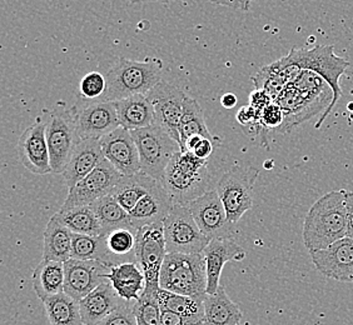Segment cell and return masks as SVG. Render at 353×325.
<instances>
[{"label": "cell", "instance_id": "obj_30", "mask_svg": "<svg viewBox=\"0 0 353 325\" xmlns=\"http://www.w3.org/2000/svg\"><path fill=\"white\" fill-rule=\"evenodd\" d=\"M90 207L94 210L97 218L99 219V223L102 225L105 235L117 229L138 231L130 220V213L110 194L97 200Z\"/></svg>", "mask_w": 353, "mask_h": 325}, {"label": "cell", "instance_id": "obj_32", "mask_svg": "<svg viewBox=\"0 0 353 325\" xmlns=\"http://www.w3.org/2000/svg\"><path fill=\"white\" fill-rule=\"evenodd\" d=\"M50 325H83L81 303L61 293L44 302Z\"/></svg>", "mask_w": 353, "mask_h": 325}, {"label": "cell", "instance_id": "obj_4", "mask_svg": "<svg viewBox=\"0 0 353 325\" xmlns=\"http://www.w3.org/2000/svg\"><path fill=\"white\" fill-rule=\"evenodd\" d=\"M159 285L161 289L182 295L207 297V269L203 253H168L161 269Z\"/></svg>", "mask_w": 353, "mask_h": 325}, {"label": "cell", "instance_id": "obj_31", "mask_svg": "<svg viewBox=\"0 0 353 325\" xmlns=\"http://www.w3.org/2000/svg\"><path fill=\"white\" fill-rule=\"evenodd\" d=\"M72 258L78 260H95L107 265L108 268L118 265L116 257L109 251L107 235L92 237L73 233Z\"/></svg>", "mask_w": 353, "mask_h": 325}, {"label": "cell", "instance_id": "obj_21", "mask_svg": "<svg viewBox=\"0 0 353 325\" xmlns=\"http://www.w3.org/2000/svg\"><path fill=\"white\" fill-rule=\"evenodd\" d=\"M105 159L99 139H83L75 148L63 176L68 189L81 182Z\"/></svg>", "mask_w": 353, "mask_h": 325}, {"label": "cell", "instance_id": "obj_17", "mask_svg": "<svg viewBox=\"0 0 353 325\" xmlns=\"http://www.w3.org/2000/svg\"><path fill=\"white\" fill-rule=\"evenodd\" d=\"M310 254L321 274L339 282L353 283V239L343 238L328 248Z\"/></svg>", "mask_w": 353, "mask_h": 325}, {"label": "cell", "instance_id": "obj_41", "mask_svg": "<svg viewBox=\"0 0 353 325\" xmlns=\"http://www.w3.org/2000/svg\"><path fill=\"white\" fill-rule=\"evenodd\" d=\"M237 120L243 128L251 127V125H259V112H257L254 108H252L251 105L243 107V108L238 110Z\"/></svg>", "mask_w": 353, "mask_h": 325}, {"label": "cell", "instance_id": "obj_1", "mask_svg": "<svg viewBox=\"0 0 353 325\" xmlns=\"http://www.w3.org/2000/svg\"><path fill=\"white\" fill-rule=\"evenodd\" d=\"M346 190H333L308 210L302 238L307 251H321L347 237Z\"/></svg>", "mask_w": 353, "mask_h": 325}, {"label": "cell", "instance_id": "obj_47", "mask_svg": "<svg viewBox=\"0 0 353 325\" xmlns=\"http://www.w3.org/2000/svg\"><path fill=\"white\" fill-rule=\"evenodd\" d=\"M125 3H130V4H136V3H153V1H159V3H170L172 0H122Z\"/></svg>", "mask_w": 353, "mask_h": 325}, {"label": "cell", "instance_id": "obj_44", "mask_svg": "<svg viewBox=\"0 0 353 325\" xmlns=\"http://www.w3.org/2000/svg\"><path fill=\"white\" fill-rule=\"evenodd\" d=\"M217 6H223V7L233 8V9H239V10H248L253 1L257 0H205Z\"/></svg>", "mask_w": 353, "mask_h": 325}, {"label": "cell", "instance_id": "obj_39", "mask_svg": "<svg viewBox=\"0 0 353 325\" xmlns=\"http://www.w3.org/2000/svg\"><path fill=\"white\" fill-rule=\"evenodd\" d=\"M285 122V113L279 103H271L259 112V123L265 128H277Z\"/></svg>", "mask_w": 353, "mask_h": 325}, {"label": "cell", "instance_id": "obj_16", "mask_svg": "<svg viewBox=\"0 0 353 325\" xmlns=\"http://www.w3.org/2000/svg\"><path fill=\"white\" fill-rule=\"evenodd\" d=\"M18 156L21 164L37 176L53 173L47 142V124L41 119L28 127L18 142Z\"/></svg>", "mask_w": 353, "mask_h": 325}, {"label": "cell", "instance_id": "obj_18", "mask_svg": "<svg viewBox=\"0 0 353 325\" xmlns=\"http://www.w3.org/2000/svg\"><path fill=\"white\" fill-rule=\"evenodd\" d=\"M105 159L122 176H133L141 173L139 153L130 130L117 128L102 139H99Z\"/></svg>", "mask_w": 353, "mask_h": 325}, {"label": "cell", "instance_id": "obj_2", "mask_svg": "<svg viewBox=\"0 0 353 325\" xmlns=\"http://www.w3.org/2000/svg\"><path fill=\"white\" fill-rule=\"evenodd\" d=\"M161 183L174 205L188 207L193 200L212 190L208 160L181 150L172 158Z\"/></svg>", "mask_w": 353, "mask_h": 325}, {"label": "cell", "instance_id": "obj_45", "mask_svg": "<svg viewBox=\"0 0 353 325\" xmlns=\"http://www.w3.org/2000/svg\"><path fill=\"white\" fill-rule=\"evenodd\" d=\"M347 211V237L353 239V191L345 193Z\"/></svg>", "mask_w": 353, "mask_h": 325}, {"label": "cell", "instance_id": "obj_46", "mask_svg": "<svg viewBox=\"0 0 353 325\" xmlns=\"http://www.w3.org/2000/svg\"><path fill=\"white\" fill-rule=\"evenodd\" d=\"M221 102H222V105L225 109L234 108L237 105V96H236V94H233V93H225L222 96Z\"/></svg>", "mask_w": 353, "mask_h": 325}, {"label": "cell", "instance_id": "obj_29", "mask_svg": "<svg viewBox=\"0 0 353 325\" xmlns=\"http://www.w3.org/2000/svg\"><path fill=\"white\" fill-rule=\"evenodd\" d=\"M54 217L74 234L92 237L105 235L99 219L95 216L94 210L92 209L90 205L68 210L59 209L55 213Z\"/></svg>", "mask_w": 353, "mask_h": 325}, {"label": "cell", "instance_id": "obj_14", "mask_svg": "<svg viewBox=\"0 0 353 325\" xmlns=\"http://www.w3.org/2000/svg\"><path fill=\"white\" fill-rule=\"evenodd\" d=\"M145 95L154 109L157 125L164 129L181 145L179 123L187 95L176 85L164 81H159Z\"/></svg>", "mask_w": 353, "mask_h": 325}, {"label": "cell", "instance_id": "obj_27", "mask_svg": "<svg viewBox=\"0 0 353 325\" xmlns=\"http://www.w3.org/2000/svg\"><path fill=\"white\" fill-rule=\"evenodd\" d=\"M73 233L53 216L44 231L43 259L65 263L72 258Z\"/></svg>", "mask_w": 353, "mask_h": 325}, {"label": "cell", "instance_id": "obj_5", "mask_svg": "<svg viewBox=\"0 0 353 325\" xmlns=\"http://www.w3.org/2000/svg\"><path fill=\"white\" fill-rule=\"evenodd\" d=\"M287 63L293 67L302 70H310L314 74L319 75L326 81L327 85L332 92V102L327 107L323 114L321 116L316 128H321V125L326 120L327 116L332 112L334 105L340 101L342 95V89L340 87L341 75L346 72L347 67L350 65L348 61L334 54V47H316L307 50V49H292L291 53L285 58Z\"/></svg>", "mask_w": 353, "mask_h": 325}, {"label": "cell", "instance_id": "obj_43", "mask_svg": "<svg viewBox=\"0 0 353 325\" xmlns=\"http://www.w3.org/2000/svg\"><path fill=\"white\" fill-rule=\"evenodd\" d=\"M192 153L199 159L208 160L213 153V143L210 138H202Z\"/></svg>", "mask_w": 353, "mask_h": 325}, {"label": "cell", "instance_id": "obj_36", "mask_svg": "<svg viewBox=\"0 0 353 325\" xmlns=\"http://www.w3.org/2000/svg\"><path fill=\"white\" fill-rule=\"evenodd\" d=\"M161 288H147L134 304L138 325H162V308L159 303Z\"/></svg>", "mask_w": 353, "mask_h": 325}, {"label": "cell", "instance_id": "obj_10", "mask_svg": "<svg viewBox=\"0 0 353 325\" xmlns=\"http://www.w3.org/2000/svg\"><path fill=\"white\" fill-rule=\"evenodd\" d=\"M168 251L164 239L163 223L152 224L137 233L136 258L141 266L147 288H161L159 275Z\"/></svg>", "mask_w": 353, "mask_h": 325}, {"label": "cell", "instance_id": "obj_38", "mask_svg": "<svg viewBox=\"0 0 353 325\" xmlns=\"http://www.w3.org/2000/svg\"><path fill=\"white\" fill-rule=\"evenodd\" d=\"M134 304L136 302H124L114 312L110 313L108 317H105L97 325H138Z\"/></svg>", "mask_w": 353, "mask_h": 325}, {"label": "cell", "instance_id": "obj_40", "mask_svg": "<svg viewBox=\"0 0 353 325\" xmlns=\"http://www.w3.org/2000/svg\"><path fill=\"white\" fill-rule=\"evenodd\" d=\"M203 320L187 318L176 313L162 309V325H202Z\"/></svg>", "mask_w": 353, "mask_h": 325}, {"label": "cell", "instance_id": "obj_37", "mask_svg": "<svg viewBox=\"0 0 353 325\" xmlns=\"http://www.w3.org/2000/svg\"><path fill=\"white\" fill-rule=\"evenodd\" d=\"M107 90V78L98 72H90L79 83V96L84 101H101Z\"/></svg>", "mask_w": 353, "mask_h": 325}, {"label": "cell", "instance_id": "obj_6", "mask_svg": "<svg viewBox=\"0 0 353 325\" xmlns=\"http://www.w3.org/2000/svg\"><path fill=\"white\" fill-rule=\"evenodd\" d=\"M130 133L139 153L141 171L162 182L172 158L182 150L179 143L157 124L148 128L132 130Z\"/></svg>", "mask_w": 353, "mask_h": 325}, {"label": "cell", "instance_id": "obj_7", "mask_svg": "<svg viewBox=\"0 0 353 325\" xmlns=\"http://www.w3.org/2000/svg\"><path fill=\"white\" fill-rule=\"evenodd\" d=\"M259 170L252 165H234L225 171L216 185L227 218L232 224L241 220L253 207V188Z\"/></svg>", "mask_w": 353, "mask_h": 325}, {"label": "cell", "instance_id": "obj_22", "mask_svg": "<svg viewBox=\"0 0 353 325\" xmlns=\"http://www.w3.org/2000/svg\"><path fill=\"white\" fill-rule=\"evenodd\" d=\"M107 280L125 302H138L145 289V275L137 262L122 263L109 268Z\"/></svg>", "mask_w": 353, "mask_h": 325}, {"label": "cell", "instance_id": "obj_13", "mask_svg": "<svg viewBox=\"0 0 353 325\" xmlns=\"http://www.w3.org/2000/svg\"><path fill=\"white\" fill-rule=\"evenodd\" d=\"M199 229L205 237L213 239H233L234 224H232L219 199L217 190L207 191L188 205Z\"/></svg>", "mask_w": 353, "mask_h": 325}, {"label": "cell", "instance_id": "obj_26", "mask_svg": "<svg viewBox=\"0 0 353 325\" xmlns=\"http://www.w3.org/2000/svg\"><path fill=\"white\" fill-rule=\"evenodd\" d=\"M64 263L43 259L33 273V289L41 302L64 293Z\"/></svg>", "mask_w": 353, "mask_h": 325}, {"label": "cell", "instance_id": "obj_11", "mask_svg": "<svg viewBox=\"0 0 353 325\" xmlns=\"http://www.w3.org/2000/svg\"><path fill=\"white\" fill-rule=\"evenodd\" d=\"M122 176L110 162L104 159L90 174L69 189L68 197L61 205V210L92 205L97 200L107 197Z\"/></svg>", "mask_w": 353, "mask_h": 325}, {"label": "cell", "instance_id": "obj_33", "mask_svg": "<svg viewBox=\"0 0 353 325\" xmlns=\"http://www.w3.org/2000/svg\"><path fill=\"white\" fill-rule=\"evenodd\" d=\"M159 303L162 309L176 313L187 318L199 319L204 322V298L182 295L159 289Z\"/></svg>", "mask_w": 353, "mask_h": 325}, {"label": "cell", "instance_id": "obj_35", "mask_svg": "<svg viewBox=\"0 0 353 325\" xmlns=\"http://www.w3.org/2000/svg\"><path fill=\"white\" fill-rule=\"evenodd\" d=\"M137 233L130 229H117L107 234L108 249L119 264L137 262Z\"/></svg>", "mask_w": 353, "mask_h": 325}, {"label": "cell", "instance_id": "obj_9", "mask_svg": "<svg viewBox=\"0 0 353 325\" xmlns=\"http://www.w3.org/2000/svg\"><path fill=\"white\" fill-rule=\"evenodd\" d=\"M47 142L52 170L55 174H63L77 145L82 142L77 130L73 107L50 113L47 123Z\"/></svg>", "mask_w": 353, "mask_h": 325}, {"label": "cell", "instance_id": "obj_42", "mask_svg": "<svg viewBox=\"0 0 353 325\" xmlns=\"http://www.w3.org/2000/svg\"><path fill=\"white\" fill-rule=\"evenodd\" d=\"M272 102V96L268 94L263 89H257L250 95V105L252 108L256 109L257 112L263 110L265 107H268Z\"/></svg>", "mask_w": 353, "mask_h": 325}, {"label": "cell", "instance_id": "obj_8", "mask_svg": "<svg viewBox=\"0 0 353 325\" xmlns=\"http://www.w3.org/2000/svg\"><path fill=\"white\" fill-rule=\"evenodd\" d=\"M164 239L168 253L202 254L211 243L199 229L188 207L174 205L164 219Z\"/></svg>", "mask_w": 353, "mask_h": 325}, {"label": "cell", "instance_id": "obj_28", "mask_svg": "<svg viewBox=\"0 0 353 325\" xmlns=\"http://www.w3.org/2000/svg\"><path fill=\"white\" fill-rule=\"evenodd\" d=\"M158 180L144 173H137L133 176H123L110 196L130 213V210L145 197L150 190L156 187Z\"/></svg>", "mask_w": 353, "mask_h": 325}, {"label": "cell", "instance_id": "obj_34", "mask_svg": "<svg viewBox=\"0 0 353 325\" xmlns=\"http://www.w3.org/2000/svg\"><path fill=\"white\" fill-rule=\"evenodd\" d=\"M193 136H201L210 138L212 136L210 130L205 125L203 110L197 101L190 96H185L184 99L183 114L179 123V138H181V148H183L184 143Z\"/></svg>", "mask_w": 353, "mask_h": 325}, {"label": "cell", "instance_id": "obj_25", "mask_svg": "<svg viewBox=\"0 0 353 325\" xmlns=\"http://www.w3.org/2000/svg\"><path fill=\"white\" fill-rule=\"evenodd\" d=\"M242 311L227 294L224 286L217 293L204 299V322L202 325H238L242 319Z\"/></svg>", "mask_w": 353, "mask_h": 325}, {"label": "cell", "instance_id": "obj_49", "mask_svg": "<svg viewBox=\"0 0 353 325\" xmlns=\"http://www.w3.org/2000/svg\"><path fill=\"white\" fill-rule=\"evenodd\" d=\"M83 325H85V324H83Z\"/></svg>", "mask_w": 353, "mask_h": 325}, {"label": "cell", "instance_id": "obj_12", "mask_svg": "<svg viewBox=\"0 0 353 325\" xmlns=\"http://www.w3.org/2000/svg\"><path fill=\"white\" fill-rule=\"evenodd\" d=\"M75 124L81 139H102L121 127L114 102L84 101L75 103Z\"/></svg>", "mask_w": 353, "mask_h": 325}, {"label": "cell", "instance_id": "obj_19", "mask_svg": "<svg viewBox=\"0 0 353 325\" xmlns=\"http://www.w3.org/2000/svg\"><path fill=\"white\" fill-rule=\"evenodd\" d=\"M247 253L234 239H213L204 249L207 269V295H213L221 286V275L228 262H241Z\"/></svg>", "mask_w": 353, "mask_h": 325}, {"label": "cell", "instance_id": "obj_48", "mask_svg": "<svg viewBox=\"0 0 353 325\" xmlns=\"http://www.w3.org/2000/svg\"><path fill=\"white\" fill-rule=\"evenodd\" d=\"M238 325H242V324H238ZM245 325H248V324H245Z\"/></svg>", "mask_w": 353, "mask_h": 325}, {"label": "cell", "instance_id": "obj_24", "mask_svg": "<svg viewBox=\"0 0 353 325\" xmlns=\"http://www.w3.org/2000/svg\"><path fill=\"white\" fill-rule=\"evenodd\" d=\"M114 104L122 128L132 132L137 129L148 128L156 124L154 109L147 95H133L114 102Z\"/></svg>", "mask_w": 353, "mask_h": 325}, {"label": "cell", "instance_id": "obj_15", "mask_svg": "<svg viewBox=\"0 0 353 325\" xmlns=\"http://www.w3.org/2000/svg\"><path fill=\"white\" fill-rule=\"evenodd\" d=\"M64 293L81 302L99 285L107 282L109 268L95 260H78L70 258L64 263Z\"/></svg>", "mask_w": 353, "mask_h": 325}, {"label": "cell", "instance_id": "obj_23", "mask_svg": "<svg viewBox=\"0 0 353 325\" xmlns=\"http://www.w3.org/2000/svg\"><path fill=\"white\" fill-rule=\"evenodd\" d=\"M124 302L125 300H123L117 294L108 280L104 282L79 302L83 324H98L101 320L108 317L110 313L114 312Z\"/></svg>", "mask_w": 353, "mask_h": 325}, {"label": "cell", "instance_id": "obj_3", "mask_svg": "<svg viewBox=\"0 0 353 325\" xmlns=\"http://www.w3.org/2000/svg\"><path fill=\"white\" fill-rule=\"evenodd\" d=\"M162 61L156 58L143 61L121 58L105 75L107 90L101 102H118L133 95H145L162 81Z\"/></svg>", "mask_w": 353, "mask_h": 325}, {"label": "cell", "instance_id": "obj_20", "mask_svg": "<svg viewBox=\"0 0 353 325\" xmlns=\"http://www.w3.org/2000/svg\"><path fill=\"white\" fill-rule=\"evenodd\" d=\"M174 207L168 191L161 182L150 193L139 200V203L130 211V220L137 231L145 225L163 223L164 219Z\"/></svg>", "mask_w": 353, "mask_h": 325}]
</instances>
